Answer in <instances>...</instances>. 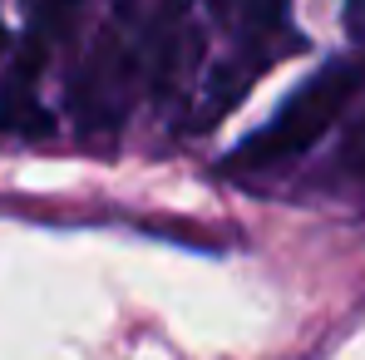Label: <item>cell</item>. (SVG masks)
I'll return each instance as SVG.
<instances>
[{
	"label": "cell",
	"mask_w": 365,
	"mask_h": 360,
	"mask_svg": "<svg viewBox=\"0 0 365 360\" xmlns=\"http://www.w3.org/2000/svg\"><path fill=\"white\" fill-rule=\"evenodd\" d=\"M361 84H365V69L356 60L326 64V69L311 74L247 143L232 148L227 168H237V173H267V168L297 163L302 153H311V148L341 123V114L351 109V99L361 94Z\"/></svg>",
	"instance_id": "2"
},
{
	"label": "cell",
	"mask_w": 365,
	"mask_h": 360,
	"mask_svg": "<svg viewBox=\"0 0 365 360\" xmlns=\"http://www.w3.org/2000/svg\"><path fill=\"white\" fill-rule=\"evenodd\" d=\"M192 0H114L104 35L94 40L79 74V119L114 128L143 89H163L182 45V20Z\"/></svg>",
	"instance_id": "1"
},
{
	"label": "cell",
	"mask_w": 365,
	"mask_h": 360,
	"mask_svg": "<svg viewBox=\"0 0 365 360\" xmlns=\"http://www.w3.org/2000/svg\"><path fill=\"white\" fill-rule=\"evenodd\" d=\"M0 50H5V30H0Z\"/></svg>",
	"instance_id": "6"
},
{
	"label": "cell",
	"mask_w": 365,
	"mask_h": 360,
	"mask_svg": "<svg viewBox=\"0 0 365 360\" xmlns=\"http://www.w3.org/2000/svg\"><path fill=\"white\" fill-rule=\"evenodd\" d=\"M346 168H351V173H365V119L356 123V133H351V143H346Z\"/></svg>",
	"instance_id": "4"
},
{
	"label": "cell",
	"mask_w": 365,
	"mask_h": 360,
	"mask_svg": "<svg viewBox=\"0 0 365 360\" xmlns=\"http://www.w3.org/2000/svg\"><path fill=\"white\" fill-rule=\"evenodd\" d=\"M217 5H222V15H227V5H232V0H217Z\"/></svg>",
	"instance_id": "5"
},
{
	"label": "cell",
	"mask_w": 365,
	"mask_h": 360,
	"mask_svg": "<svg viewBox=\"0 0 365 360\" xmlns=\"http://www.w3.org/2000/svg\"><path fill=\"white\" fill-rule=\"evenodd\" d=\"M346 35L365 50V0H346Z\"/></svg>",
	"instance_id": "3"
}]
</instances>
